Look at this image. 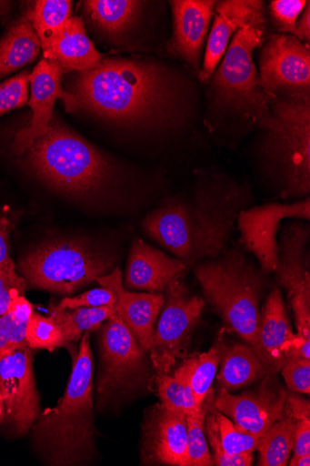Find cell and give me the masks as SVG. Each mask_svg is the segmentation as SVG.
I'll use <instances>...</instances> for the list:
<instances>
[{"label":"cell","instance_id":"25","mask_svg":"<svg viewBox=\"0 0 310 466\" xmlns=\"http://www.w3.org/2000/svg\"><path fill=\"white\" fill-rule=\"evenodd\" d=\"M42 51L44 59L57 63L64 74L93 71L105 57L87 36L83 19L74 16Z\"/></svg>","mask_w":310,"mask_h":466},{"label":"cell","instance_id":"29","mask_svg":"<svg viewBox=\"0 0 310 466\" xmlns=\"http://www.w3.org/2000/svg\"><path fill=\"white\" fill-rule=\"evenodd\" d=\"M35 32L41 50L73 17L70 0H39L25 14Z\"/></svg>","mask_w":310,"mask_h":466},{"label":"cell","instance_id":"13","mask_svg":"<svg viewBox=\"0 0 310 466\" xmlns=\"http://www.w3.org/2000/svg\"><path fill=\"white\" fill-rule=\"evenodd\" d=\"M0 395L5 405L4 430L8 435L25 436L40 414L33 354L28 346L0 356Z\"/></svg>","mask_w":310,"mask_h":466},{"label":"cell","instance_id":"37","mask_svg":"<svg viewBox=\"0 0 310 466\" xmlns=\"http://www.w3.org/2000/svg\"><path fill=\"white\" fill-rule=\"evenodd\" d=\"M305 0H274L270 5V15L279 33L296 37V22L305 9Z\"/></svg>","mask_w":310,"mask_h":466},{"label":"cell","instance_id":"35","mask_svg":"<svg viewBox=\"0 0 310 466\" xmlns=\"http://www.w3.org/2000/svg\"><path fill=\"white\" fill-rule=\"evenodd\" d=\"M25 342L31 350H44L49 352L68 344L62 329L51 316H42L35 311L27 324Z\"/></svg>","mask_w":310,"mask_h":466},{"label":"cell","instance_id":"4","mask_svg":"<svg viewBox=\"0 0 310 466\" xmlns=\"http://www.w3.org/2000/svg\"><path fill=\"white\" fill-rule=\"evenodd\" d=\"M22 156L39 180L67 196L98 198L117 184L113 162L55 116L48 132Z\"/></svg>","mask_w":310,"mask_h":466},{"label":"cell","instance_id":"36","mask_svg":"<svg viewBox=\"0 0 310 466\" xmlns=\"http://www.w3.org/2000/svg\"><path fill=\"white\" fill-rule=\"evenodd\" d=\"M30 71L25 70L0 83V116L25 106L30 97Z\"/></svg>","mask_w":310,"mask_h":466},{"label":"cell","instance_id":"18","mask_svg":"<svg viewBox=\"0 0 310 466\" xmlns=\"http://www.w3.org/2000/svg\"><path fill=\"white\" fill-rule=\"evenodd\" d=\"M216 2L213 0H173V35L169 53L185 62L199 76L204 49Z\"/></svg>","mask_w":310,"mask_h":466},{"label":"cell","instance_id":"34","mask_svg":"<svg viewBox=\"0 0 310 466\" xmlns=\"http://www.w3.org/2000/svg\"><path fill=\"white\" fill-rule=\"evenodd\" d=\"M214 403L215 395L211 390L203 402L201 410L195 414L186 416L188 451L191 466L215 465L205 431V415Z\"/></svg>","mask_w":310,"mask_h":466},{"label":"cell","instance_id":"1","mask_svg":"<svg viewBox=\"0 0 310 466\" xmlns=\"http://www.w3.org/2000/svg\"><path fill=\"white\" fill-rule=\"evenodd\" d=\"M69 90L79 107L126 128L178 125L194 111L187 76L150 59L105 57L96 69L75 74Z\"/></svg>","mask_w":310,"mask_h":466},{"label":"cell","instance_id":"12","mask_svg":"<svg viewBox=\"0 0 310 466\" xmlns=\"http://www.w3.org/2000/svg\"><path fill=\"white\" fill-rule=\"evenodd\" d=\"M308 224L294 221L282 230L279 265L275 271L279 284L287 291L297 335L310 340V273Z\"/></svg>","mask_w":310,"mask_h":466},{"label":"cell","instance_id":"28","mask_svg":"<svg viewBox=\"0 0 310 466\" xmlns=\"http://www.w3.org/2000/svg\"><path fill=\"white\" fill-rule=\"evenodd\" d=\"M225 329H221L213 347L205 353H195L185 358L182 365L174 371L187 380L196 405L201 408L211 390L218 366L226 350Z\"/></svg>","mask_w":310,"mask_h":466},{"label":"cell","instance_id":"9","mask_svg":"<svg viewBox=\"0 0 310 466\" xmlns=\"http://www.w3.org/2000/svg\"><path fill=\"white\" fill-rule=\"evenodd\" d=\"M273 120L263 130L262 153L285 196L310 192V100H274Z\"/></svg>","mask_w":310,"mask_h":466},{"label":"cell","instance_id":"26","mask_svg":"<svg viewBox=\"0 0 310 466\" xmlns=\"http://www.w3.org/2000/svg\"><path fill=\"white\" fill-rule=\"evenodd\" d=\"M40 51V41L24 15L0 38V80L34 63Z\"/></svg>","mask_w":310,"mask_h":466},{"label":"cell","instance_id":"27","mask_svg":"<svg viewBox=\"0 0 310 466\" xmlns=\"http://www.w3.org/2000/svg\"><path fill=\"white\" fill-rule=\"evenodd\" d=\"M269 374L265 366L248 345L237 344L226 347L216 382L220 390L235 391L258 382Z\"/></svg>","mask_w":310,"mask_h":466},{"label":"cell","instance_id":"23","mask_svg":"<svg viewBox=\"0 0 310 466\" xmlns=\"http://www.w3.org/2000/svg\"><path fill=\"white\" fill-rule=\"evenodd\" d=\"M83 4L85 20L111 45L127 47L141 26L148 3L137 0H87Z\"/></svg>","mask_w":310,"mask_h":466},{"label":"cell","instance_id":"43","mask_svg":"<svg viewBox=\"0 0 310 466\" xmlns=\"http://www.w3.org/2000/svg\"><path fill=\"white\" fill-rule=\"evenodd\" d=\"M296 37L309 45L310 40V3L307 4L296 22Z\"/></svg>","mask_w":310,"mask_h":466},{"label":"cell","instance_id":"22","mask_svg":"<svg viewBox=\"0 0 310 466\" xmlns=\"http://www.w3.org/2000/svg\"><path fill=\"white\" fill-rule=\"evenodd\" d=\"M186 269L187 265L182 260L172 258L160 249L137 239L131 246L123 285L127 290L162 293Z\"/></svg>","mask_w":310,"mask_h":466},{"label":"cell","instance_id":"20","mask_svg":"<svg viewBox=\"0 0 310 466\" xmlns=\"http://www.w3.org/2000/svg\"><path fill=\"white\" fill-rule=\"evenodd\" d=\"M265 23V5L259 0H223L216 2L214 22L206 42L199 79L208 82L221 60L230 40L240 29Z\"/></svg>","mask_w":310,"mask_h":466},{"label":"cell","instance_id":"45","mask_svg":"<svg viewBox=\"0 0 310 466\" xmlns=\"http://www.w3.org/2000/svg\"><path fill=\"white\" fill-rule=\"evenodd\" d=\"M12 7V3L0 2V18L8 15Z\"/></svg>","mask_w":310,"mask_h":466},{"label":"cell","instance_id":"19","mask_svg":"<svg viewBox=\"0 0 310 466\" xmlns=\"http://www.w3.org/2000/svg\"><path fill=\"white\" fill-rule=\"evenodd\" d=\"M306 342L294 332L281 291L274 289L261 309L255 354L269 373L277 374Z\"/></svg>","mask_w":310,"mask_h":466},{"label":"cell","instance_id":"16","mask_svg":"<svg viewBox=\"0 0 310 466\" xmlns=\"http://www.w3.org/2000/svg\"><path fill=\"white\" fill-rule=\"evenodd\" d=\"M63 75L57 63L44 58L30 72L28 104L32 117L28 126L15 137L13 149L15 155L22 156L38 137L48 132L57 100L64 101L68 112L79 108L75 97L63 86Z\"/></svg>","mask_w":310,"mask_h":466},{"label":"cell","instance_id":"8","mask_svg":"<svg viewBox=\"0 0 310 466\" xmlns=\"http://www.w3.org/2000/svg\"><path fill=\"white\" fill-rule=\"evenodd\" d=\"M117 258L103 248L78 241L44 243L21 259L19 270L27 287L66 295L112 273Z\"/></svg>","mask_w":310,"mask_h":466},{"label":"cell","instance_id":"3","mask_svg":"<svg viewBox=\"0 0 310 466\" xmlns=\"http://www.w3.org/2000/svg\"><path fill=\"white\" fill-rule=\"evenodd\" d=\"M94 370L90 332H85L65 395L57 406L40 412L30 430L44 463L84 466L98 457Z\"/></svg>","mask_w":310,"mask_h":466},{"label":"cell","instance_id":"31","mask_svg":"<svg viewBox=\"0 0 310 466\" xmlns=\"http://www.w3.org/2000/svg\"><path fill=\"white\" fill-rule=\"evenodd\" d=\"M115 314V309L110 307L61 309L54 306L50 309V316L60 326L68 343L79 341L85 332L99 329Z\"/></svg>","mask_w":310,"mask_h":466},{"label":"cell","instance_id":"30","mask_svg":"<svg viewBox=\"0 0 310 466\" xmlns=\"http://www.w3.org/2000/svg\"><path fill=\"white\" fill-rule=\"evenodd\" d=\"M295 420L285 417L275 423L259 441L256 451L259 452L258 465L285 466L295 447Z\"/></svg>","mask_w":310,"mask_h":466},{"label":"cell","instance_id":"46","mask_svg":"<svg viewBox=\"0 0 310 466\" xmlns=\"http://www.w3.org/2000/svg\"><path fill=\"white\" fill-rule=\"evenodd\" d=\"M5 420V400L2 395H0V426L3 425Z\"/></svg>","mask_w":310,"mask_h":466},{"label":"cell","instance_id":"5","mask_svg":"<svg viewBox=\"0 0 310 466\" xmlns=\"http://www.w3.org/2000/svg\"><path fill=\"white\" fill-rule=\"evenodd\" d=\"M195 274L205 298L224 320L255 352L260 303L265 288L264 272L238 248L197 265Z\"/></svg>","mask_w":310,"mask_h":466},{"label":"cell","instance_id":"42","mask_svg":"<svg viewBox=\"0 0 310 466\" xmlns=\"http://www.w3.org/2000/svg\"><path fill=\"white\" fill-rule=\"evenodd\" d=\"M12 225L8 218H0V266L14 260L10 257V235Z\"/></svg>","mask_w":310,"mask_h":466},{"label":"cell","instance_id":"39","mask_svg":"<svg viewBox=\"0 0 310 466\" xmlns=\"http://www.w3.org/2000/svg\"><path fill=\"white\" fill-rule=\"evenodd\" d=\"M116 294L110 289L101 287L63 299L57 308L61 309L115 308Z\"/></svg>","mask_w":310,"mask_h":466},{"label":"cell","instance_id":"11","mask_svg":"<svg viewBox=\"0 0 310 466\" xmlns=\"http://www.w3.org/2000/svg\"><path fill=\"white\" fill-rule=\"evenodd\" d=\"M261 87L274 100H310V49L291 35L265 39L258 59Z\"/></svg>","mask_w":310,"mask_h":466},{"label":"cell","instance_id":"6","mask_svg":"<svg viewBox=\"0 0 310 466\" xmlns=\"http://www.w3.org/2000/svg\"><path fill=\"white\" fill-rule=\"evenodd\" d=\"M265 23L249 25L233 36L219 66L208 80L209 107L215 115H230L261 130L273 120L269 100L261 87L254 53L265 40Z\"/></svg>","mask_w":310,"mask_h":466},{"label":"cell","instance_id":"32","mask_svg":"<svg viewBox=\"0 0 310 466\" xmlns=\"http://www.w3.org/2000/svg\"><path fill=\"white\" fill-rule=\"evenodd\" d=\"M33 312L30 302L25 296H19L12 301L8 311L0 316V356L27 346L25 333Z\"/></svg>","mask_w":310,"mask_h":466},{"label":"cell","instance_id":"10","mask_svg":"<svg viewBox=\"0 0 310 466\" xmlns=\"http://www.w3.org/2000/svg\"><path fill=\"white\" fill-rule=\"evenodd\" d=\"M164 298L149 351L154 376L171 373L176 360L186 358L192 335L205 307V302L192 295L180 279L167 286Z\"/></svg>","mask_w":310,"mask_h":466},{"label":"cell","instance_id":"15","mask_svg":"<svg viewBox=\"0 0 310 466\" xmlns=\"http://www.w3.org/2000/svg\"><path fill=\"white\" fill-rule=\"evenodd\" d=\"M285 219L309 221V197L292 204L270 203L241 211L237 223L243 241L256 258L265 274L279 265L278 234Z\"/></svg>","mask_w":310,"mask_h":466},{"label":"cell","instance_id":"33","mask_svg":"<svg viewBox=\"0 0 310 466\" xmlns=\"http://www.w3.org/2000/svg\"><path fill=\"white\" fill-rule=\"evenodd\" d=\"M155 387L161 404L167 409L185 415L195 414L201 410L195 400L187 380L173 371L172 375L154 376Z\"/></svg>","mask_w":310,"mask_h":466},{"label":"cell","instance_id":"2","mask_svg":"<svg viewBox=\"0 0 310 466\" xmlns=\"http://www.w3.org/2000/svg\"><path fill=\"white\" fill-rule=\"evenodd\" d=\"M249 198L235 182L202 176L193 201L170 202L154 210L143 226L158 244L193 266L223 254Z\"/></svg>","mask_w":310,"mask_h":466},{"label":"cell","instance_id":"14","mask_svg":"<svg viewBox=\"0 0 310 466\" xmlns=\"http://www.w3.org/2000/svg\"><path fill=\"white\" fill-rule=\"evenodd\" d=\"M287 396L288 390L277 374L269 373L256 388L240 395L220 390L215 398V408L232 419L241 431L262 437L285 417Z\"/></svg>","mask_w":310,"mask_h":466},{"label":"cell","instance_id":"40","mask_svg":"<svg viewBox=\"0 0 310 466\" xmlns=\"http://www.w3.org/2000/svg\"><path fill=\"white\" fill-rule=\"evenodd\" d=\"M289 392L310 393V360L293 358L281 370Z\"/></svg>","mask_w":310,"mask_h":466},{"label":"cell","instance_id":"21","mask_svg":"<svg viewBox=\"0 0 310 466\" xmlns=\"http://www.w3.org/2000/svg\"><path fill=\"white\" fill-rule=\"evenodd\" d=\"M97 283L112 289L117 298L115 311L135 335L141 348L149 354L155 334L156 320L165 304L161 293H137L125 289L123 275L117 267Z\"/></svg>","mask_w":310,"mask_h":466},{"label":"cell","instance_id":"17","mask_svg":"<svg viewBox=\"0 0 310 466\" xmlns=\"http://www.w3.org/2000/svg\"><path fill=\"white\" fill-rule=\"evenodd\" d=\"M141 463L143 465L191 466L186 415L164 405L145 410L142 425Z\"/></svg>","mask_w":310,"mask_h":466},{"label":"cell","instance_id":"44","mask_svg":"<svg viewBox=\"0 0 310 466\" xmlns=\"http://www.w3.org/2000/svg\"><path fill=\"white\" fill-rule=\"evenodd\" d=\"M288 464H290V466H309L310 455L300 456L295 459L292 458Z\"/></svg>","mask_w":310,"mask_h":466},{"label":"cell","instance_id":"41","mask_svg":"<svg viewBox=\"0 0 310 466\" xmlns=\"http://www.w3.org/2000/svg\"><path fill=\"white\" fill-rule=\"evenodd\" d=\"M295 440L293 459L310 455V418H304L295 422Z\"/></svg>","mask_w":310,"mask_h":466},{"label":"cell","instance_id":"7","mask_svg":"<svg viewBox=\"0 0 310 466\" xmlns=\"http://www.w3.org/2000/svg\"><path fill=\"white\" fill-rule=\"evenodd\" d=\"M99 370L95 408L101 413L120 408L150 390V356L116 313L99 329Z\"/></svg>","mask_w":310,"mask_h":466},{"label":"cell","instance_id":"24","mask_svg":"<svg viewBox=\"0 0 310 466\" xmlns=\"http://www.w3.org/2000/svg\"><path fill=\"white\" fill-rule=\"evenodd\" d=\"M205 431L215 466L252 465L261 437L238 429L215 403L205 415Z\"/></svg>","mask_w":310,"mask_h":466},{"label":"cell","instance_id":"38","mask_svg":"<svg viewBox=\"0 0 310 466\" xmlns=\"http://www.w3.org/2000/svg\"><path fill=\"white\" fill-rule=\"evenodd\" d=\"M27 288L25 279L17 273L14 261L0 266V316L8 311L13 300L25 296Z\"/></svg>","mask_w":310,"mask_h":466}]
</instances>
